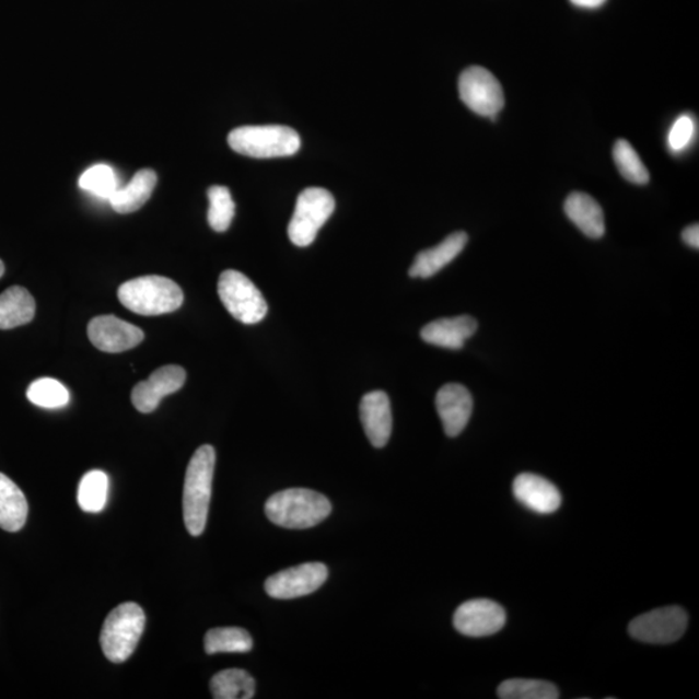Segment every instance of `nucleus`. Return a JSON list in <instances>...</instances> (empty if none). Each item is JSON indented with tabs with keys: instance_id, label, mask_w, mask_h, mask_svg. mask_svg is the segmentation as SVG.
Returning a JSON list of instances; mask_svg holds the SVG:
<instances>
[{
	"instance_id": "obj_4",
	"label": "nucleus",
	"mask_w": 699,
	"mask_h": 699,
	"mask_svg": "<svg viewBox=\"0 0 699 699\" xmlns=\"http://www.w3.org/2000/svg\"><path fill=\"white\" fill-rule=\"evenodd\" d=\"M229 144L253 159L288 158L300 151L301 138L288 126H243L230 132Z\"/></svg>"
},
{
	"instance_id": "obj_26",
	"label": "nucleus",
	"mask_w": 699,
	"mask_h": 699,
	"mask_svg": "<svg viewBox=\"0 0 699 699\" xmlns=\"http://www.w3.org/2000/svg\"><path fill=\"white\" fill-rule=\"evenodd\" d=\"M501 699H557L560 691L556 685L544 680L511 679L500 684Z\"/></svg>"
},
{
	"instance_id": "obj_16",
	"label": "nucleus",
	"mask_w": 699,
	"mask_h": 699,
	"mask_svg": "<svg viewBox=\"0 0 699 699\" xmlns=\"http://www.w3.org/2000/svg\"><path fill=\"white\" fill-rule=\"evenodd\" d=\"M513 496L527 510L539 514H550L559 510L561 493L548 479L524 473L514 479Z\"/></svg>"
},
{
	"instance_id": "obj_13",
	"label": "nucleus",
	"mask_w": 699,
	"mask_h": 699,
	"mask_svg": "<svg viewBox=\"0 0 699 699\" xmlns=\"http://www.w3.org/2000/svg\"><path fill=\"white\" fill-rule=\"evenodd\" d=\"M187 373L179 365H165L155 370L150 378L133 387L131 400L141 413H151L160 401L185 385Z\"/></svg>"
},
{
	"instance_id": "obj_30",
	"label": "nucleus",
	"mask_w": 699,
	"mask_h": 699,
	"mask_svg": "<svg viewBox=\"0 0 699 699\" xmlns=\"http://www.w3.org/2000/svg\"><path fill=\"white\" fill-rule=\"evenodd\" d=\"M78 185L88 193L108 201L119 188L116 173L110 166L104 164L88 168Z\"/></svg>"
},
{
	"instance_id": "obj_18",
	"label": "nucleus",
	"mask_w": 699,
	"mask_h": 699,
	"mask_svg": "<svg viewBox=\"0 0 699 699\" xmlns=\"http://www.w3.org/2000/svg\"><path fill=\"white\" fill-rule=\"evenodd\" d=\"M466 244H468V235L465 232L451 233L434 248L423 251L416 256L413 265L409 268V277L422 279L434 277L464 251Z\"/></svg>"
},
{
	"instance_id": "obj_29",
	"label": "nucleus",
	"mask_w": 699,
	"mask_h": 699,
	"mask_svg": "<svg viewBox=\"0 0 699 699\" xmlns=\"http://www.w3.org/2000/svg\"><path fill=\"white\" fill-rule=\"evenodd\" d=\"M210 228L215 232H225L235 217V202L232 200L230 189L223 186H213L208 190Z\"/></svg>"
},
{
	"instance_id": "obj_32",
	"label": "nucleus",
	"mask_w": 699,
	"mask_h": 699,
	"mask_svg": "<svg viewBox=\"0 0 699 699\" xmlns=\"http://www.w3.org/2000/svg\"><path fill=\"white\" fill-rule=\"evenodd\" d=\"M683 240L690 248L699 249V228L698 224H691L683 231Z\"/></svg>"
},
{
	"instance_id": "obj_22",
	"label": "nucleus",
	"mask_w": 699,
	"mask_h": 699,
	"mask_svg": "<svg viewBox=\"0 0 699 699\" xmlns=\"http://www.w3.org/2000/svg\"><path fill=\"white\" fill-rule=\"evenodd\" d=\"M34 315L35 301L25 288L11 287L0 294V329L25 326Z\"/></svg>"
},
{
	"instance_id": "obj_31",
	"label": "nucleus",
	"mask_w": 699,
	"mask_h": 699,
	"mask_svg": "<svg viewBox=\"0 0 699 699\" xmlns=\"http://www.w3.org/2000/svg\"><path fill=\"white\" fill-rule=\"evenodd\" d=\"M696 125L694 118L689 116H681L676 119V123L671 127L668 133V145L674 152H680L690 144L691 139L695 137Z\"/></svg>"
},
{
	"instance_id": "obj_23",
	"label": "nucleus",
	"mask_w": 699,
	"mask_h": 699,
	"mask_svg": "<svg viewBox=\"0 0 699 699\" xmlns=\"http://www.w3.org/2000/svg\"><path fill=\"white\" fill-rule=\"evenodd\" d=\"M210 690L215 699H251L256 695V680L244 669H224L213 676Z\"/></svg>"
},
{
	"instance_id": "obj_17",
	"label": "nucleus",
	"mask_w": 699,
	"mask_h": 699,
	"mask_svg": "<svg viewBox=\"0 0 699 699\" xmlns=\"http://www.w3.org/2000/svg\"><path fill=\"white\" fill-rule=\"evenodd\" d=\"M478 324L475 317L463 315L446 317L429 323L421 329V338L430 345L450 350H461L465 341L476 334Z\"/></svg>"
},
{
	"instance_id": "obj_3",
	"label": "nucleus",
	"mask_w": 699,
	"mask_h": 699,
	"mask_svg": "<svg viewBox=\"0 0 699 699\" xmlns=\"http://www.w3.org/2000/svg\"><path fill=\"white\" fill-rule=\"evenodd\" d=\"M118 300L132 313L158 316L178 310L185 294L175 281L151 275L125 282L118 288Z\"/></svg>"
},
{
	"instance_id": "obj_15",
	"label": "nucleus",
	"mask_w": 699,
	"mask_h": 699,
	"mask_svg": "<svg viewBox=\"0 0 699 699\" xmlns=\"http://www.w3.org/2000/svg\"><path fill=\"white\" fill-rule=\"evenodd\" d=\"M359 409L360 420L372 446L385 447L393 430L392 406L387 394L381 391L365 394Z\"/></svg>"
},
{
	"instance_id": "obj_28",
	"label": "nucleus",
	"mask_w": 699,
	"mask_h": 699,
	"mask_svg": "<svg viewBox=\"0 0 699 699\" xmlns=\"http://www.w3.org/2000/svg\"><path fill=\"white\" fill-rule=\"evenodd\" d=\"M26 397L33 405L42 408H62L69 404L70 394L60 381L55 378H39L27 387Z\"/></svg>"
},
{
	"instance_id": "obj_20",
	"label": "nucleus",
	"mask_w": 699,
	"mask_h": 699,
	"mask_svg": "<svg viewBox=\"0 0 699 699\" xmlns=\"http://www.w3.org/2000/svg\"><path fill=\"white\" fill-rule=\"evenodd\" d=\"M158 175L150 168L138 172L125 187H119L109 199L112 208L119 214H130L144 207L151 199Z\"/></svg>"
},
{
	"instance_id": "obj_24",
	"label": "nucleus",
	"mask_w": 699,
	"mask_h": 699,
	"mask_svg": "<svg viewBox=\"0 0 699 699\" xmlns=\"http://www.w3.org/2000/svg\"><path fill=\"white\" fill-rule=\"evenodd\" d=\"M109 478L102 470L86 473L78 486L77 501L83 512L98 513L107 505Z\"/></svg>"
},
{
	"instance_id": "obj_2",
	"label": "nucleus",
	"mask_w": 699,
	"mask_h": 699,
	"mask_svg": "<svg viewBox=\"0 0 699 699\" xmlns=\"http://www.w3.org/2000/svg\"><path fill=\"white\" fill-rule=\"evenodd\" d=\"M265 512L272 524L303 529L319 525L331 513L330 501L307 489H288L267 500Z\"/></svg>"
},
{
	"instance_id": "obj_11",
	"label": "nucleus",
	"mask_w": 699,
	"mask_h": 699,
	"mask_svg": "<svg viewBox=\"0 0 699 699\" xmlns=\"http://www.w3.org/2000/svg\"><path fill=\"white\" fill-rule=\"evenodd\" d=\"M506 614L503 606L491 599H470L457 607L454 626L458 632L469 638H485L497 633L505 626Z\"/></svg>"
},
{
	"instance_id": "obj_8",
	"label": "nucleus",
	"mask_w": 699,
	"mask_h": 699,
	"mask_svg": "<svg viewBox=\"0 0 699 699\" xmlns=\"http://www.w3.org/2000/svg\"><path fill=\"white\" fill-rule=\"evenodd\" d=\"M458 93L466 107L492 121L504 107L503 88L498 78L482 67L464 70L458 80Z\"/></svg>"
},
{
	"instance_id": "obj_7",
	"label": "nucleus",
	"mask_w": 699,
	"mask_h": 699,
	"mask_svg": "<svg viewBox=\"0 0 699 699\" xmlns=\"http://www.w3.org/2000/svg\"><path fill=\"white\" fill-rule=\"evenodd\" d=\"M218 294L229 313L249 326L263 322L268 313L264 294L242 272L224 271L218 281Z\"/></svg>"
},
{
	"instance_id": "obj_34",
	"label": "nucleus",
	"mask_w": 699,
	"mask_h": 699,
	"mask_svg": "<svg viewBox=\"0 0 699 699\" xmlns=\"http://www.w3.org/2000/svg\"><path fill=\"white\" fill-rule=\"evenodd\" d=\"M4 271H5L4 264L2 263V260H0V278L3 277Z\"/></svg>"
},
{
	"instance_id": "obj_27",
	"label": "nucleus",
	"mask_w": 699,
	"mask_h": 699,
	"mask_svg": "<svg viewBox=\"0 0 699 699\" xmlns=\"http://www.w3.org/2000/svg\"><path fill=\"white\" fill-rule=\"evenodd\" d=\"M613 158L616 161L619 173L633 185H646L649 179H651L644 162H642L638 152L627 140L619 139L617 141L616 145H614Z\"/></svg>"
},
{
	"instance_id": "obj_5",
	"label": "nucleus",
	"mask_w": 699,
	"mask_h": 699,
	"mask_svg": "<svg viewBox=\"0 0 699 699\" xmlns=\"http://www.w3.org/2000/svg\"><path fill=\"white\" fill-rule=\"evenodd\" d=\"M145 628V614L136 603L118 605L104 621L101 645L113 663H124L136 652Z\"/></svg>"
},
{
	"instance_id": "obj_21",
	"label": "nucleus",
	"mask_w": 699,
	"mask_h": 699,
	"mask_svg": "<svg viewBox=\"0 0 699 699\" xmlns=\"http://www.w3.org/2000/svg\"><path fill=\"white\" fill-rule=\"evenodd\" d=\"M30 505L24 492L9 477L0 473V528L20 532L26 524Z\"/></svg>"
},
{
	"instance_id": "obj_10",
	"label": "nucleus",
	"mask_w": 699,
	"mask_h": 699,
	"mask_svg": "<svg viewBox=\"0 0 699 699\" xmlns=\"http://www.w3.org/2000/svg\"><path fill=\"white\" fill-rule=\"evenodd\" d=\"M328 578V568L322 562H307L279 571L268 578L265 590L268 596L293 599L311 595L319 590Z\"/></svg>"
},
{
	"instance_id": "obj_9",
	"label": "nucleus",
	"mask_w": 699,
	"mask_h": 699,
	"mask_svg": "<svg viewBox=\"0 0 699 699\" xmlns=\"http://www.w3.org/2000/svg\"><path fill=\"white\" fill-rule=\"evenodd\" d=\"M688 626V614L680 606L660 607L634 618L628 632L646 644H671L681 639Z\"/></svg>"
},
{
	"instance_id": "obj_25",
	"label": "nucleus",
	"mask_w": 699,
	"mask_h": 699,
	"mask_svg": "<svg viewBox=\"0 0 699 699\" xmlns=\"http://www.w3.org/2000/svg\"><path fill=\"white\" fill-rule=\"evenodd\" d=\"M203 646L208 654L248 653L253 649V639L244 628H213L205 637Z\"/></svg>"
},
{
	"instance_id": "obj_19",
	"label": "nucleus",
	"mask_w": 699,
	"mask_h": 699,
	"mask_svg": "<svg viewBox=\"0 0 699 699\" xmlns=\"http://www.w3.org/2000/svg\"><path fill=\"white\" fill-rule=\"evenodd\" d=\"M564 213L585 236L599 238L605 233L604 211L587 194L573 193L563 205Z\"/></svg>"
},
{
	"instance_id": "obj_12",
	"label": "nucleus",
	"mask_w": 699,
	"mask_h": 699,
	"mask_svg": "<svg viewBox=\"0 0 699 699\" xmlns=\"http://www.w3.org/2000/svg\"><path fill=\"white\" fill-rule=\"evenodd\" d=\"M88 335L96 349L110 354L137 348L144 340L143 330L113 315L94 317Z\"/></svg>"
},
{
	"instance_id": "obj_6",
	"label": "nucleus",
	"mask_w": 699,
	"mask_h": 699,
	"mask_svg": "<svg viewBox=\"0 0 699 699\" xmlns=\"http://www.w3.org/2000/svg\"><path fill=\"white\" fill-rule=\"evenodd\" d=\"M335 197L329 190L311 187L299 196L291 222L288 225V236L291 242L305 248L315 242L317 233L334 214Z\"/></svg>"
},
{
	"instance_id": "obj_14",
	"label": "nucleus",
	"mask_w": 699,
	"mask_h": 699,
	"mask_svg": "<svg viewBox=\"0 0 699 699\" xmlns=\"http://www.w3.org/2000/svg\"><path fill=\"white\" fill-rule=\"evenodd\" d=\"M435 406L444 432L448 436H457L468 426L473 411V398L465 386L444 385L436 394Z\"/></svg>"
},
{
	"instance_id": "obj_33",
	"label": "nucleus",
	"mask_w": 699,
	"mask_h": 699,
	"mask_svg": "<svg viewBox=\"0 0 699 699\" xmlns=\"http://www.w3.org/2000/svg\"><path fill=\"white\" fill-rule=\"evenodd\" d=\"M571 3L582 7V9H598L606 0H570Z\"/></svg>"
},
{
	"instance_id": "obj_1",
	"label": "nucleus",
	"mask_w": 699,
	"mask_h": 699,
	"mask_svg": "<svg viewBox=\"0 0 699 699\" xmlns=\"http://www.w3.org/2000/svg\"><path fill=\"white\" fill-rule=\"evenodd\" d=\"M214 469L215 450L203 444L190 458L183 491V515L193 536H200L207 527Z\"/></svg>"
}]
</instances>
